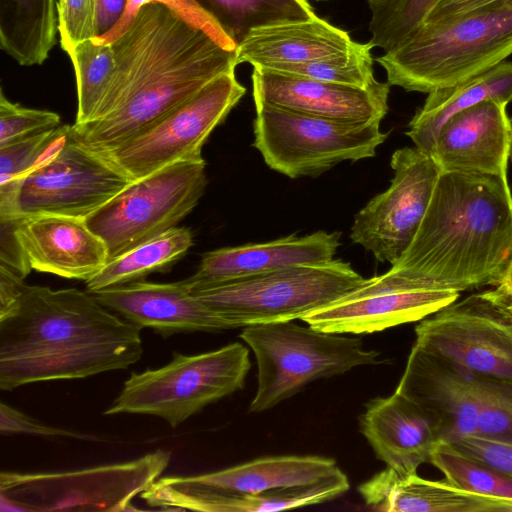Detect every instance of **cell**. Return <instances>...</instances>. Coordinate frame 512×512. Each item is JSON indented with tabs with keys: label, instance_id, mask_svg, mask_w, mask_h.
Here are the masks:
<instances>
[{
	"label": "cell",
	"instance_id": "cell-1",
	"mask_svg": "<svg viewBox=\"0 0 512 512\" xmlns=\"http://www.w3.org/2000/svg\"><path fill=\"white\" fill-rule=\"evenodd\" d=\"M111 46L115 68L94 118L72 125L74 137L99 153L115 149L237 66L236 50L160 3L141 7Z\"/></svg>",
	"mask_w": 512,
	"mask_h": 512
},
{
	"label": "cell",
	"instance_id": "cell-2",
	"mask_svg": "<svg viewBox=\"0 0 512 512\" xmlns=\"http://www.w3.org/2000/svg\"><path fill=\"white\" fill-rule=\"evenodd\" d=\"M141 329L88 291L26 285L0 315V389L127 369L142 357Z\"/></svg>",
	"mask_w": 512,
	"mask_h": 512
},
{
	"label": "cell",
	"instance_id": "cell-3",
	"mask_svg": "<svg viewBox=\"0 0 512 512\" xmlns=\"http://www.w3.org/2000/svg\"><path fill=\"white\" fill-rule=\"evenodd\" d=\"M512 260V193L498 176L441 172L409 247L390 270L430 289L498 286Z\"/></svg>",
	"mask_w": 512,
	"mask_h": 512
},
{
	"label": "cell",
	"instance_id": "cell-4",
	"mask_svg": "<svg viewBox=\"0 0 512 512\" xmlns=\"http://www.w3.org/2000/svg\"><path fill=\"white\" fill-rule=\"evenodd\" d=\"M512 54V0L442 23H425L396 49L376 58L389 85L430 93L463 83Z\"/></svg>",
	"mask_w": 512,
	"mask_h": 512
},
{
	"label": "cell",
	"instance_id": "cell-5",
	"mask_svg": "<svg viewBox=\"0 0 512 512\" xmlns=\"http://www.w3.org/2000/svg\"><path fill=\"white\" fill-rule=\"evenodd\" d=\"M365 280L350 263L333 259L203 285L186 283L197 299L236 329L301 319Z\"/></svg>",
	"mask_w": 512,
	"mask_h": 512
},
{
	"label": "cell",
	"instance_id": "cell-6",
	"mask_svg": "<svg viewBox=\"0 0 512 512\" xmlns=\"http://www.w3.org/2000/svg\"><path fill=\"white\" fill-rule=\"evenodd\" d=\"M240 338L250 346L257 363V390L250 413L275 407L314 380L382 363L380 352L365 349L361 338L293 321L246 326Z\"/></svg>",
	"mask_w": 512,
	"mask_h": 512
},
{
	"label": "cell",
	"instance_id": "cell-7",
	"mask_svg": "<svg viewBox=\"0 0 512 512\" xmlns=\"http://www.w3.org/2000/svg\"><path fill=\"white\" fill-rule=\"evenodd\" d=\"M250 367L247 347L237 342L196 355L173 352L172 360L160 368L132 372L104 414L153 415L176 428L241 390Z\"/></svg>",
	"mask_w": 512,
	"mask_h": 512
},
{
	"label": "cell",
	"instance_id": "cell-8",
	"mask_svg": "<svg viewBox=\"0 0 512 512\" xmlns=\"http://www.w3.org/2000/svg\"><path fill=\"white\" fill-rule=\"evenodd\" d=\"M156 450L137 459L62 472H1V511H130L167 468Z\"/></svg>",
	"mask_w": 512,
	"mask_h": 512
},
{
	"label": "cell",
	"instance_id": "cell-9",
	"mask_svg": "<svg viewBox=\"0 0 512 512\" xmlns=\"http://www.w3.org/2000/svg\"><path fill=\"white\" fill-rule=\"evenodd\" d=\"M380 123L256 105L253 146L272 170L293 179L316 177L340 162L374 157L388 137Z\"/></svg>",
	"mask_w": 512,
	"mask_h": 512
},
{
	"label": "cell",
	"instance_id": "cell-10",
	"mask_svg": "<svg viewBox=\"0 0 512 512\" xmlns=\"http://www.w3.org/2000/svg\"><path fill=\"white\" fill-rule=\"evenodd\" d=\"M207 184L203 157L179 161L133 181L84 219L105 243L109 261L177 227Z\"/></svg>",
	"mask_w": 512,
	"mask_h": 512
},
{
	"label": "cell",
	"instance_id": "cell-11",
	"mask_svg": "<svg viewBox=\"0 0 512 512\" xmlns=\"http://www.w3.org/2000/svg\"><path fill=\"white\" fill-rule=\"evenodd\" d=\"M132 180L73 132L50 160L22 178L0 185V215L57 214L85 218Z\"/></svg>",
	"mask_w": 512,
	"mask_h": 512
},
{
	"label": "cell",
	"instance_id": "cell-12",
	"mask_svg": "<svg viewBox=\"0 0 512 512\" xmlns=\"http://www.w3.org/2000/svg\"><path fill=\"white\" fill-rule=\"evenodd\" d=\"M415 345L478 376L512 382V296L499 286L454 301L415 328Z\"/></svg>",
	"mask_w": 512,
	"mask_h": 512
},
{
	"label": "cell",
	"instance_id": "cell-13",
	"mask_svg": "<svg viewBox=\"0 0 512 512\" xmlns=\"http://www.w3.org/2000/svg\"><path fill=\"white\" fill-rule=\"evenodd\" d=\"M245 92L235 71L224 73L115 149L101 154L134 181L176 162L202 158L204 143Z\"/></svg>",
	"mask_w": 512,
	"mask_h": 512
},
{
	"label": "cell",
	"instance_id": "cell-14",
	"mask_svg": "<svg viewBox=\"0 0 512 512\" xmlns=\"http://www.w3.org/2000/svg\"><path fill=\"white\" fill-rule=\"evenodd\" d=\"M390 165V186L355 215L350 237L377 261L393 265L412 242L442 170L416 146L396 150Z\"/></svg>",
	"mask_w": 512,
	"mask_h": 512
},
{
	"label": "cell",
	"instance_id": "cell-15",
	"mask_svg": "<svg viewBox=\"0 0 512 512\" xmlns=\"http://www.w3.org/2000/svg\"><path fill=\"white\" fill-rule=\"evenodd\" d=\"M340 472L331 458L270 456L200 475L161 477L140 497L151 507L162 510L196 511L210 497L309 485Z\"/></svg>",
	"mask_w": 512,
	"mask_h": 512
},
{
	"label": "cell",
	"instance_id": "cell-16",
	"mask_svg": "<svg viewBox=\"0 0 512 512\" xmlns=\"http://www.w3.org/2000/svg\"><path fill=\"white\" fill-rule=\"evenodd\" d=\"M459 295L454 290L430 289L389 270L300 320L323 332L369 334L421 321Z\"/></svg>",
	"mask_w": 512,
	"mask_h": 512
},
{
	"label": "cell",
	"instance_id": "cell-17",
	"mask_svg": "<svg viewBox=\"0 0 512 512\" xmlns=\"http://www.w3.org/2000/svg\"><path fill=\"white\" fill-rule=\"evenodd\" d=\"M252 84L255 106L346 121L382 120L388 112V82L357 87L255 66Z\"/></svg>",
	"mask_w": 512,
	"mask_h": 512
},
{
	"label": "cell",
	"instance_id": "cell-18",
	"mask_svg": "<svg viewBox=\"0 0 512 512\" xmlns=\"http://www.w3.org/2000/svg\"><path fill=\"white\" fill-rule=\"evenodd\" d=\"M478 375L460 364L412 347L396 391L439 423L443 442L475 435L479 418Z\"/></svg>",
	"mask_w": 512,
	"mask_h": 512
},
{
	"label": "cell",
	"instance_id": "cell-19",
	"mask_svg": "<svg viewBox=\"0 0 512 512\" xmlns=\"http://www.w3.org/2000/svg\"><path fill=\"white\" fill-rule=\"evenodd\" d=\"M511 132L506 104L487 100L451 116L430 153L442 172L507 179Z\"/></svg>",
	"mask_w": 512,
	"mask_h": 512
},
{
	"label": "cell",
	"instance_id": "cell-20",
	"mask_svg": "<svg viewBox=\"0 0 512 512\" xmlns=\"http://www.w3.org/2000/svg\"><path fill=\"white\" fill-rule=\"evenodd\" d=\"M92 294L104 307L162 337L233 329L191 293L185 280L174 283L138 280Z\"/></svg>",
	"mask_w": 512,
	"mask_h": 512
},
{
	"label": "cell",
	"instance_id": "cell-21",
	"mask_svg": "<svg viewBox=\"0 0 512 512\" xmlns=\"http://www.w3.org/2000/svg\"><path fill=\"white\" fill-rule=\"evenodd\" d=\"M15 233L32 269L86 281L108 261L105 243L84 218L57 214L17 216Z\"/></svg>",
	"mask_w": 512,
	"mask_h": 512
},
{
	"label": "cell",
	"instance_id": "cell-22",
	"mask_svg": "<svg viewBox=\"0 0 512 512\" xmlns=\"http://www.w3.org/2000/svg\"><path fill=\"white\" fill-rule=\"evenodd\" d=\"M360 430L378 459L401 475L417 474L443 442L437 420L398 391L371 399L359 418Z\"/></svg>",
	"mask_w": 512,
	"mask_h": 512
},
{
	"label": "cell",
	"instance_id": "cell-23",
	"mask_svg": "<svg viewBox=\"0 0 512 512\" xmlns=\"http://www.w3.org/2000/svg\"><path fill=\"white\" fill-rule=\"evenodd\" d=\"M341 232L316 231L289 235L265 243L224 247L202 255L197 272L186 279L190 286L226 281L281 268L329 262L340 246Z\"/></svg>",
	"mask_w": 512,
	"mask_h": 512
},
{
	"label": "cell",
	"instance_id": "cell-24",
	"mask_svg": "<svg viewBox=\"0 0 512 512\" xmlns=\"http://www.w3.org/2000/svg\"><path fill=\"white\" fill-rule=\"evenodd\" d=\"M355 44L346 31L315 14L253 29L237 46L236 62L278 68L344 54Z\"/></svg>",
	"mask_w": 512,
	"mask_h": 512
},
{
	"label": "cell",
	"instance_id": "cell-25",
	"mask_svg": "<svg viewBox=\"0 0 512 512\" xmlns=\"http://www.w3.org/2000/svg\"><path fill=\"white\" fill-rule=\"evenodd\" d=\"M358 491L366 505L384 512H512V501L460 489L446 479L433 481L392 468L375 474Z\"/></svg>",
	"mask_w": 512,
	"mask_h": 512
},
{
	"label": "cell",
	"instance_id": "cell-26",
	"mask_svg": "<svg viewBox=\"0 0 512 512\" xmlns=\"http://www.w3.org/2000/svg\"><path fill=\"white\" fill-rule=\"evenodd\" d=\"M487 100L506 105L512 101V62L503 61L463 83L428 93L406 134L416 147L430 154L441 127L451 116Z\"/></svg>",
	"mask_w": 512,
	"mask_h": 512
},
{
	"label": "cell",
	"instance_id": "cell-27",
	"mask_svg": "<svg viewBox=\"0 0 512 512\" xmlns=\"http://www.w3.org/2000/svg\"><path fill=\"white\" fill-rule=\"evenodd\" d=\"M58 32V1L0 0V48L19 65L43 64Z\"/></svg>",
	"mask_w": 512,
	"mask_h": 512
},
{
	"label": "cell",
	"instance_id": "cell-28",
	"mask_svg": "<svg viewBox=\"0 0 512 512\" xmlns=\"http://www.w3.org/2000/svg\"><path fill=\"white\" fill-rule=\"evenodd\" d=\"M192 245V231L186 227H174L107 261L100 271L85 281L86 290L94 293L143 280L152 272L168 268Z\"/></svg>",
	"mask_w": 512,
	"mask_h": 512
},
{
	"label": "cell",
	"instance_id": "cell-29",
	"mask_svg": "<svg viewBox=\"0 0 512 512\" xmlns=\"http://www.w3.org/2000/svg\"><path fill=\"white\" fill-rule=\"evenodd\" d=\"M237 44L253 30L315 15L307 0H195Z\"/></svg>",
	"mask_w": 512,
	"mask_h": 512
},
{
	"label": "cell",
	"instance_id": "cell-30",
	"mask_svg": "<svg viewBox=\"0 0 512 512\" xmlns=\"http://www.w3.org/2000/svg\"><path fill=\"white\" fill-rule=\"evenodd\" d=\"M350 487L347 476L340 472L320 482L268 490L254 494H232L210 497L196 511L205 512H272L320 504L331 500Z\"/></svg>",
	"mask_w": 512,
	"mask_h": 512
},
{
	"label": "cell",
	"instance_id": "cell-31",
	"mask_svg": "<svg viewBox=\"0 0 512 512\" xmlns=\"http://www.w3.org/2000/svg\"><path fill=\"white\" fill-rule=\"evenodd\" d=\"M73 64L77 86V114L74 126L93 120L109 86L115 57L111 44H97L92 39L78 44L68 53Z\"/></svg>",
	"mask_w": 512,
	"mask_h": 512
},
{
	"label": "cell",
	"instance_id": "cell-32",
	"mask_svg": "<svg viewBox=\"0 0 512 512\" xmlns=\"http://www.w3.org/2000/svg\"><path fill=\"white\" fill-rule=\"evenodd\" d=\"M454 486L478 495L512 501V479L493 467L441 442L430 461Z\"/></svg>",
	"mask_w": 512,
	"mask_h": 512
},
{
	"label": "cell",
	"instance_id": "cell-33",
	"mask_svg": "<svg viewBox=\"0 0 512 512\" xmlns=\"http://www.w3.org/2000/svg\"><path fill=\"white\" fill-rule=\"evenodd\" d=\"M442 0H368L371 12L368 42L385 52L396 49L427 20Z\"/></svg>",
	"mask_w": 512,
	"mask_h": 512
},
{
	"label": "cell",
	"instance_id": "cell-34",
	"mask_svg": "<svg viewBox=\"0 0 512 512\" xmlns=\"http://www.w3.org/2000/svg\"><path fill=\"white\" fill-rule=\"evenodd\" d=\"M71 133L72 126L62 125L0 146V185L16 181L50 160Z\"/></svg>",
	"mask_w": 512,
	"mask_h": 512
},
{
	"label": "cell",
	"instance_id": "cell-35",
	"mask_svg": "<svg viewBox=\"0 0 512 512\" xmlns=\"http://www.w3.org/2000/svg\"><path fill=\"white\" fill-rule=\"evenodd\" d=\"M371 49L369 43L356 42L354 47L344 54L271 69L315 80L369 87L377 82L373 72Z\"/></svg>",
	"mask_w": 512,
	"mask_h": 512
},
{
	"label": "cell",
	"instance_id": "cell-36",
	"mask_svg": "<svg viewBox=\"0 0 512 512\" xmlns=\"http://www.w3.org/2000/svg\"><path fill=\"white\" fill-rule=\"evenodd\" d=\"M479 418L475 435L512 444V382L478 376Z\"/></svg>",
	"mask_w": 512,
	"mask_h": 512
},
{
	"label": "cell",
	"instance_id": "cell-37",
	"mask_svg": "<svg viewBox=\"0 0 512 512\" xmlns=\"http://www.w3.org/2000/svg\"><path fill=\"white\" fill-rule=\"evenodd\" d=\"M160 3L168 7L189 24L203 30L223 47L237 50V44L195 0H128L118 24L107 34L92 39L97 44H111L129 28L137 13L146 4Z\"/></svg>",
	"mask_w": 512,
	"mask_h": 512
},
{
	"label": "cell",
	"instance_id": "cell-38",
	"mask_svg": "<svg viewBox=\"0 0 512 512\" xmlns=\"http://www.w3.org/2000/svg\"><path fill=\"white\" fill-rule=\"evenodd\" d=\"M59 124L57 113L22 107L8 100L0 90V146Z\"/></svg>",
	"mask_w": 512,
	"mask_h": 512
},
{
	"label": "cell",
	"instance_id": "cell-39",
	"mask_svg": "<svg viewBox=\"0 0 512 512\" xmlns=\"http://www.w3.org/2000/svg\"><path fill=\"white\" fill-rule=\"evenodd\" d=\"M61 48L68 54L96 35V0H58Z\"/></svg>",
	"mask_w": 512,
	"mask_h": 512
},
{
	"label": "cell",
	"instance_id": "cell-40",
	"mask_svg": "<svg viewBox=\"0 0 512 512\" xmlns=\"http://www.w3.org/2000/svg\"><path fill=\"white\" fill-rule=\"evenodd\" d=\"M457 450L479 460L512 479V444L466 435L450 443Z\"/></svg>",
	"mask_w": 512,
	"mask_h": 512
},
{
	"label": "cell",
	"instance_id": "cell-41",
	"mask_svg": "<svg viewBox=\"0 0 512 512\" xmlns=\"http://www.w3.org/2000/svg\"><path fill=\"white\" fill-rule=\"evenodd\" d=\"M1 434H30L38 436H62L90 440L93 436L44 425L21 411L0 403Z\"/></svg>",
	"mask_w": 512,
	"mask_h": 512
},
{
	"label": "cell",
	"instance_id": "cell-42",
	"mask_svg": "<svg viewBox=\"0 0 512 512\" xmlns=\"http://www.w3.org/2000/svg\"><path fill=\"white\" fill-rule=\"evenodd\" d=\"M16 218L0 215V264L25 278L32 268L15 233Z\"/></svg>",
	"mask_w": 512,
	"mask_h": 512
},
{
	"label": "cell",
	"instance_id": "cell-43",
	"mask_svg": "<svg viewBox=\"0 0 512 512\" xmlns=\"http://www.w3.org/2000/svg\"><path fill=\"white\" fill-rule=\"evenodd\" d=\"M498 1L501 0H442L425 23L446 22Z\"/></svg>",
	"mask_w": 512,
	"mask_h": 512
},
{
	"label": "cell",
	"instance_id": "cell-44",
	"mask_svg": "<svg viewBox=\"0 0 512 512\" xmlns=\"http://www.w3.org/2000/svg\"><path fill=\"white\" fill-rule=\"evenodd\" d=\"M127 1L96 0V37L107 34L118 24L126 9Z\"/></svg>",
	"mask_w": 512,
	"mask_h": 512
},
{
	"label": "cell",
	"instance_id": "cell-45",
	"mask_svg": "<svg viewBox=\"0 0 512 512\" xmlns=\"http://www.w3.org/2000/svg\"><path fill=\"white\" fill-rule=\"evenodd\" d=\"M26 285L24 278L0 264V315L17 302Z\"/></svg>",
	"mask_w": 512,
	"mask_h": 512
},
{
	"label": "cell",
	"instance_id": "cell-46",
	"mask_svg": "<svg viewBox=\"0 0 512 512\" xmlns=\"http://www.w3.org/2000/svg\"><path fill=\"white\" fill-rule=\"evenodd\" d=\"M498 286L512 296V260L510 262L504 279Z\"/></svg>",
	"mask_w": 512,
	"mask_h": 512
},
{
	"label": "cell",
	"instance_id": "cell-47",
	"mask_svg": "<svg viewBox=\"0 0 512 512\" xmlns=\"http://www.w3.org/2000/svg\"><path fill=\"white\" fill-rule=\"evenodd\" d=\"M510 132H511V142H510V156L509 159L512 162V117L509 118Z\"/></svg>",
	"mask_w": 512,
	"mask_h": 512
},
{
	"label": "cell",
	"instance_id": "cell-48",
	"mask_svg": "<svg viewBox=\"0 0 512 512\" xmlns=\"http://www.w3.org/2000/svg\"><path fill=\"white\" fill-rule=\"evenodd\" d=\"M316 1H326V0H316Z\"/></svg>",
	"mask_w": 512,
	"mask_h": 512
}]
</instances>
